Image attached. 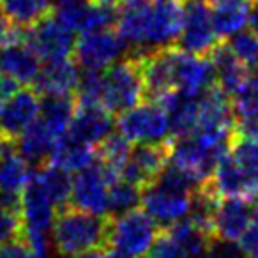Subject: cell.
<instances>
[{
    "instance_id": "1",
    "label": "cell",
    "mask_w": 258,
    "mask_h": 258,
    "mask_svg": "<svg viewBox=\"0 0 258 258\" xmlns=\"http://www.w3.org/2000/svg\"><path fill=\"white\" fill-rule=\"evenodd\" d=\"M110 216H97L64 205L51 225L53 246L60 256L75 258L90 249H104L108 244Z\"/></svg>"
},
{
    "instance_id": "2",
    "label": "cell",
    "mask_w": 258,
    "mask_h": 258,
    "mask_svg": "<svg viewBox=\"0 0 258 258\" xmlns=\"http://www.w3.org/2000/svg\"><path fill=\"white\" fill-rule=\"evenodd\" d=\"M161 226L144 211L133 209L124 214L110 216L106 247L124 251L135 258H145L154 244Z\"/></svg>"
},
{
    "instance_id": "3",
    "label": "cell",
    "mask_w": 258,
    "mask_h": 258,
    "mask_svg": "<svg viewBox=\"0 0 258 258\" xmlns=\"http://www.w3.org/2000/svg\"><path fill=\"white\" fill-rule=\"evenodd\" d=\"M145 97L144 80L138 60L125 55L124 60L115 62L103 75L101 104L110 113H122L137 106Z\"/></svg>"
},
{
    "instance_id": "4",
    "label": "cell",
    "mask_w": 258,
    "mask_h": 258,
    "mask_svg": "<svg viewBox=\"0 0 258 258\" xmlns=\"http://www.w3.org/2000/svg\"><path fill=\"white\" fill-rule=\"evenodd\" d=\"M118 133L131 144H159L170 140V120L165 106L156 101L138 103L122 111L117 122Z\"/></svg>"
},
{
    "instance_id": "5",
    "label": "cell",
    "mask_w": 258,
    "mask_h": 258,
    "mask_svg": "<svg viewBox=\"0 0 258 258\" xmlns=\"http://www.w3.org/2000/svg\"><path fill=\"white\" fill-rule=\"evenodd\" d=\"M125 50L127 44L117 30L101 29L82 34V37L75 43L73 57L76 64L87 71H104L113 66L125 53Z\"/></svg>"
},
{
    "instance_id": "6",
    "label": "cell",
    "mask_w": 258,
    "mask_h": 258,
    "mask_svg": "<svg viewBox=\"0 0 258 258\" xmlns=\"http://www.w3.org/2000/svg\"><path fill=\"white\" fill-rule=\"evenodd\" d=\"M25 43L43 62H57L73 57L75 32L60 23L53 15L44 16L25 34Z\"/></svg>"
},
{
    "instance_id": "7",
    "label": "cell",
    "mask_w": 258,
    "mask_h": 258,
    "mask_svg": "<svg viewBox=\"0 0 258 258\" xmlns=\"http://www.w3.org/2000/svg\"><path fill=\"white\" fill-rule=\"evenodd\" d=\"M184 8L179 0H149L144 25V50L172 46L179 39Z\"/></svg>"
},
{
    "instance_id": "8",
    "label": "cell",
    "mask_w": 258,
    "mask_h": 258,
    "mask_svg": "<svg viewBox=\"0 0 258 258\" xmlns=\"http://www.w3.org/2000/svg\"><path fill=\"white\" fill-rule=\"evenodd\" d=\"M113 177L103 168V165L92 163L89 168L76 173L71 182L73 207L97 216H108V187L113 182Z\"/></svg>"
},
{
    "instance_id": "9",
    "label": "cell",
    "mask_w": 258,
    "mask_h": 258,
    "mask_svg": "<svg viewBox=\"0 0 258 258\" xmlns=\"http://www.w3.org/2000/svg\"><path fill=\"white\" fill-rule=\"evenodd\" d=\"M179 43L184 51L195 55H207L219 37L212 23L211 6L207 0H189L184 9L182 27H180Z\"/></svg>"
},
{
    "instance_id": "10",
    "label": "cell",
    "mask_w": 258,
    "mask_h": 258,
    "mask_svg": "<svg viewBox=\"0 0 258 258\" xmlns=\"http://www.w3.org/2000/svg\"><path fill=\"white\" fill-rule=\"evenodd\" d=\"M170 159V142L159 144H138L131 149L125 165L122 166L118 177L135 184L140 189L156 182L159 173L165 170Z\"/></svg>"
},
{
    "instance_id": "11",
    "label": "cell",
    "mask_w": 258,
    "mask_h": 258,
    "mask_svg": "<svg viewBox=\"0 0 258 258\" xmlns=\"http://www.w3.org/2000/svg\"><path fill=\"white\" fill-rule=\"evenodd\" d=\"M216 85V71L207 55L173 50V87L175 92L198 97Z\"/></svg>"
},
{
    "instance_id": "12",
    "label": "cell",
    "mask_w": 258,
    "mask_h": 258,
    "mask_svg": "<svg viewBox=\"0 0 258 258\" xmlns=\"http://www.w3.org/2000/svg\"><path fill=\"white\" fill-rule=\"evenodd\" d=\"M189 195L165 187L161 184H151L142 189V207L158 223L161 228H166L172 223L186 218L189 211Z\"/></svg>"
},
{
    "instance_id": "13",
    "label": "cell",
    "mask_w": 258,
    "mask_h": 258,
    "mask_svg": "<svg viewBox=\"0 0 258 258\" xmlns=\"http://www.w3.org/2000/svg\"><path fill=\"white\" fill-rule=\"evenodd\" d=\"M41 96L32 89H20L0 108V135L16 140L39 117Z\"/></svg>"
},
{
    "instance_id": "14",
    "label": "cell",
    "mask_w": 258,
    "mask_h": 258,
    "mask_svg": "<svg viewBox=\"0 0 258 258\" xmlns=\"http://www.w3.org/2000/svg\"><path fill=\"white\" fill-rule=\"evenodd\" d=\"M113 117L101 103H76L68 137L87 145H97L111 133Z\"/></svg>"
},
{
    "instance_id": "15",
    "label": "cell",
    "mask_w": 258,
    "mask_h": 258,
    "mask_svg": "<svg viewBox=\"0 0 258 258\" xmlns=\"http://www.w3.org/2000/svg\"><path fill=\"white\" fill-rule=\"evenodd\" d=\"M253 214V198L228 197L219 200L214 212L216 240L237 242L246 232Z\"/></svg>"
},
{
    "instance_id": "16",
    "label": "cell",
    "mask_w": 258,
    "mask_h": 258,
    "mask_svg": "<svg viewBox=\"0 0 258 258\" xmlns=\"http://www.w3.org/2000/svg\"><path fill=\"white\" fill-rule=\"evenodd\" d=\"M80 78L78 64L75 58L69 57L64 60L46 62L44 68L39 69L36 80L30 87L39 96H71L76 90Z\"/></svg>"
},
{
    "instance_id": "17",
    "label": "cell",
    "mask_w": 258,
    "mask_h": 258,
    "mask_svg": "<svg viewBox=\"0 0 258 258\" xmlns=\"http://www.w3.org/2000/svg\"><path fill=\"white\" fill-rule=\"evenodd\" d=\"M244 187L246 198L258 197V140L239 137L233 133L232 144L226 152Z\"/></svg>"
},
{
    "instance_id": "18",
    "label": "cell",
    "mask_w": 258,
    "mask_h": 258,
    "mask_svg": "<svg viewBox=\"0 0 258 258\" xmlns=\"http://www.w3.org/2000/svg\"><path fill=\"white\" fill-rule=\"evenodd\" d=\"M41 69V60L25 41L0 46V73L11 76L20 85H32Z\"/></svg>"
},
{
    "instance_id": "19",
    "label": "cell",
    "mask_w": 258,
    "mask_h": 258,
    "mask_svg": "<svg viewBox=\"0 0 258 258\" xmlns=\"http://www.w3.org/2000/svg\"><path fill=\"white\" fill-rule=\"evenodd\" d=\"M207 57L211 58L212 66H214L218 87L228 97H233L239 92L242 83L246 82V76L249 69L232 53L228 44L221 43V41L209 51Z\"/></svg>"
},
{
    "instance_id": "20",
    "label": "cell",
    "mask_w": 258,
    "mask_h": 258,
    "mask_svg": "<svg viewBox=\"0 0 258 258\" xmlns=\"http://www.w3.org/2000/svg\"><path fill=\"white\" fill-rule=\"evenodd\" d=\"M58 138L39 120V117L16 138V151L27 163H48Z\"/></svg>"
},
{
    "instance_id": "21",
    "label": "cell",
    "mask_w": 258,
    "mask_h": 258,
    "mask_svg": "<svg viewBox=\"0 0 258 258\" xmlns=\"http://www.w3.org/2000/svg\"><path fill=\"white\" fill-rule=\"evenodd\" d=\"M96 161L97 156L94 145L76 142L73 138H69L68 135H64L55 144L53 151L50 154V159H48V163L58 166V168L68 173H78L82 170L89 168Z\"/></svg>"
},
{
    "instance_id": "22",
    "label": "cell",
    "mask_w": 258,
    "mask_h": 258,
    "mask_svg": "<svg viewBox=\"0 0 258 258\" xmlns=\"http://www.w3.org/2000/svg\"><path fill=\"white\" fill-rule=\"evenodd\" d=\"M76 99L71 96H46L41 101L39 120L60 140L73 120Z\"/></svg>"
},
{
    "instance_id": "23",
    "label": "cell",
    "mask_w": 258,
    "mask_h": 258,
    "mask_svg": "<svg viewBox=\"0 0 258 258\" xmlns=\"http://www.w3.org/2000/svg\"><path fill=\"white\" fill-rule=\"evenodd\" d=\"M0 11L20 29H29L53 11V0H0Z\"/></svg>"
},
{
    "instance_id": "24",
    "label": "cell",
    "mask_w": 258,
    "mask_h": 258,
    "mask_svg": "<svg viewBox=\"0 0 258 258\" xmlns=\"http://www.w3.org/2000/svg\"><path fill=\"white\" fill-rule=\"evenodd\" d=\"M46 197L53 202V205L62 209L64 205L69 204V197H71V177L68 172L60 170L58 166L51 165V163H44L39 170L32 173Z\"/></svg>"
},
{
    "instance_id": "25",
    "label": "cell",
    "mask_w": 258,
    "mask_h": 258,
    "mask_svg": "<svg viewBox=\"0 0 258 258\" xmlns=\"http://www.w3.org/2000/svg\"><path fill=\"white\" fill-rule=\"evenodd\" d=\"M99 149H96V156L103 168L117 179L122 166L125 165L129 154H131V142L125 140L120 133H110L99 142Z\"/></svg>"
},
{
    "instance_id": "26",
    "label": "cell",
    "mask_w": 258,
    "mask_h": 258,
    "mask_svg": "<svg viewBox=\"0 0 258 258\" xmlns=\"http://www.w3.org/2000/svg\"><path fill=\"white\" fill-rule=\"evenodd\" d=\"M165 230L172 235L173 240H177V242L189 253V256L200 258L216 240V239H212V237H209L207 233L202 232L200 228H197V226L189 221V218L179 219V221L166 226Z\"/></svg>"
},
{
    "instance_id": "27",
    "label": "cell",
    "mask_w": 258,
    "mask_h": 258,
    "mask_svg": "<svg viewBox=\"0 0 258 258\" xmlns=\"http://www.w3.org/2000/svg\"><path fill=\"white\" fill-rule=\"evenodd\" d=\"M30 173L29 163L20 156V152L15 151L0 158V191L20 195L30 179Z\"/></svg>"
},
{
    "instance_id": "28",
    "label": "cell",
    "mask_w": 258,
    "mask_h": 258,
    "mask_svg": "<svg viewBox=\"0 0 258 258\" xmlns=\"http://www.w3.org/2000/svg\"><path fill=\"white\" fill-rule=\"evenodd\" d=\"M140 187L117 177L108 187V216H118L127 211H133L140 205Z\"/></svg>"
},
{
    "instance_id": "29",
    "label": "cell",
    "mask_w": 258,
    "mask_h": 258,
    "mask_svg": "<svg viewBox=\"0 0 258 258\" xmlns=\"http://www.w3.org/2000/svg\"><path fill=\"white\" fill-rule=\"evenodd\" d=\"M233 117L240 118H258V66L247 71L246 82L239 92L232 97Z\"/></svg>"
},
{
    "instance_id": "30",
    "label": "cell",
    "mask_w": 258,
    "mask_h": 258,
    "mask_svg": "<svg viewBox=\"0 0 258 258\" xmlns=\"http://www.w3.org/2000/svg\"><path fill=\"white\" fill-rule=\"evenodd\" d=\"M232 53L246 66L247 69L258 66V34L253 30H240L226 41Z\"/></svg>"
},
{
    "instance_id": "31",
    "label": "cell",
    "mask_w": 258,
    "mask_h": 258,
    "mask_svg": "<svg viewBox=\"0 0 258 258\" xmlns=\"http://www.w3.org/2000/svg\"><path fill=\"white\" fill-rule=\"evenodd\" d=\"M101 90H103V75L101 71H87L78 78L76 85V103H101Z\"/></svg>"
},
{
    "instance_id": "32",
    "label": "cell",
    "mask_w": 258,
    "mask_h": 258,
    "mask_svg": "<svg viewBox=\"0 0 258 258\" xmlns=\"http://www.w3.org/2000/svg\"><path fill=\"white\" fill-rule=\"evenodd\" d=\"M147 256L149 258H191L189 253L177 240H173L172 235L165 228L159 230L158 237H156Z\"/></svg>"
},
{
    "instance_id": "33",
    "label": "cell",
    "mask_w": 258,
    "mask_h": 258,
    "mask_svg": "<svg viewBox=\"0 0 258 258\" xmlns=\"http://www.w3.org/2000/svg\"><path fill=\"white\" fill-rule=\"evenodd\" d=\"M22 235V216L18 211L0 207V244Z\"/></svg>"
},
{
    "instance_id": "34",
    "label": "cell",
    "mask_w": 258,
    "mask_h": 258,
    "mask_svg": "<svg viewBox=\"0 0 258 258\" xmlns=\"http://www.w3.org/2000/svg\"><path fill=\"white\" fill-rule=\"evenodd\" d=\"M0 258H43L32 249L23 237L0 244Z\"/></svg>"
},
{
    "instance_id": "35",
    "label": "cell",
    "mask_w": 258,
    "mask_h": 258,
    "mask_svg": "<svg viewBox=\"0 0 258 258\" xmlns=\"http://www.w3.org/2000/svg\"><path fill=\"white\" fill-rule=\"evenodd\" d=\"M200 258H247V254L237 246V242L214 240L212 246Z\"/></svg>"
},
{
    "instance_id": "36",
    "label": "cell",
    "mask_w": 258,
    "mask_h": 258,
    "mask_svg": "<svg viewBox=\"0 0 258 258\" xmlns=\"http://www.w3.org/2000/svg\"><path fill=\"white\" fill-rule=\"evenodd\" d=\"M249 25H251V30L258 34V0H254V2H253V8H251Z\"/></svg>"
},
{
    "instance_id": "37",
    "label": "cell",
    "mask_w": 258,
    "mask_h": 258,
    "mask_svg": "<svg viewBox=\"0 0 258 258\" xmlns=\"http://www.w3.org/2000/svg\"><path fill=\"white\" fill-rule=\"evenodd\" d=\"M104 256L106 258H135L131 254L124 253V251L113 249V247H104Z\"/></svg>"
},
{
    "instance_id": "38",
    "label": "cell",
    "mask_w": 258,
    "mask_h": 258,
    "mask_svg": "<svg viewBox=\"0 0 258 258\" xmlns=\"http://www.w3.org/2000/svg\"><path fill=\"white\" fill-rule=\"evenodd\" d=\"M75 258H106L104 256V249H90V251H85V253L78 254Z\"/></svg>"
},
{
    "instance_id": "39",
    "label": "cell",
    "mask_w": 258,
    "mask_h": 258,
    "mask_svg": "<svg viewBox=\"0 0 258 258\" xmlns=\"http://www.w3.org/2000/svg\"><path fill=\"white\" fill-rule=\"evenodd\" d=\"M97 4H103V6H117V4H122L125 0H94Z\"/></svg>"
},
{
    "instance_id": "40",
    "label": "cell",
    "mask_w": 258,
    "mask_h": 258,
    "mask_svg": "<svg viewBox=\"0 0 258 258\" xmlns=\"http://www.w3.org/2000/svg\"><path fill=\"white\" fill-rule=\"evenodd\" d=\"M247 258H258V247L253 251V253H249V256H247Z\"/></svg>"
},
{
    "instance_id": "41",
    "label": "cell",
    "mask_w": 258,
    "mask_h": 258,
    "mask_svg": "<svg viewBox=\"0 0 258 258\" xmlns=\"http://www.w3.org/2000/svg\"><path fill=\"white\" fill-rule=\"evenodd\" d=\"M179 2H189V0H179Z\"/></svg>"
},
{
    "instance_id": "42",
    "label": "cell",
    "mask_w": 258,
    "mask_h": 258,
    "mask_svg": "<svg viewBox=\"0 0 258 258\" xmlns=\"http://www.w3.org/2000/svg\"><path fill=\"white\" fill-rule=\"evenodd\" d=\"M0 108H2V103H0Z\"/></svg>"
}]
</instances>
